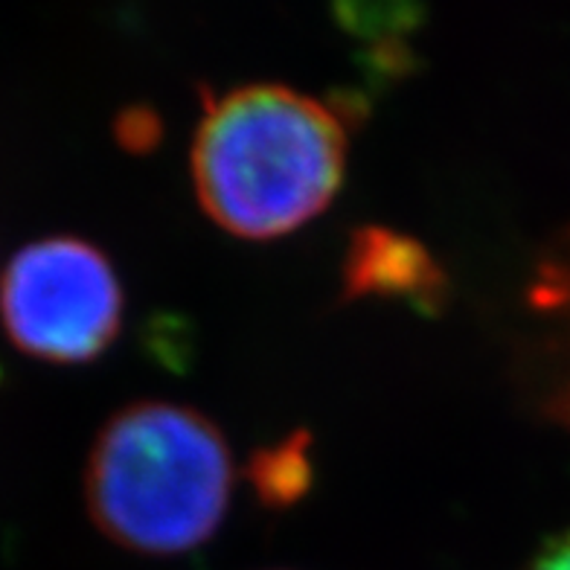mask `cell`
<instances>
[{"mask_svg": "<svg viewBox=\"0 0 570 570\" xmlns=\"http://www.w3.org/2000/svg\"><path fill=\"white\" fill-rule=\"evenodd\" d=\"M346 135L335 111L283 85H250L207 111L193 146L198 202L248 239L301 227L344 178Z\"/></svg>", "mask_w": 570, "mask_h": 570, "instance_id": "1", "label": "cell"}, {"mask_svg": "<svg viewBox=\"0 0 570 570\" xmlns=\"http://www.w3.org/2000/svg\"><path fill=\"white\" fill-rule=\"evenodd\" d=\"M230 483V449L207 416L169 402H135L99 431L85 501L111 541L173 556L216 533Z\"/></svg>", "mask_w": 570, "mask_h": 570, "instance_id": "2", "label": "cell"}, {"mask_svg": "<svg viewBox=\"0 0 570 570\" xmlns=\"http://www.w3.org/2000/svg\"><path fill=\"white\" fill-rule=\"evenodd\" d=\"M0 317L18 350L76 364L111 344L120 330L122 292L102 250L73 236H50L9 263Z\"/></svg>", "mask_w": 570, "mask_h": 570, "instance_id": "3", "label": "cell"}, {"mask_svg": "<svg viewBox=\"0 0 570 570\" xmlns=\"http://www.w3.org/2000/svg\"><path fill=\"white\" fill-rule=\"evenodd\" d=\"M431 263L413 242L391 233H364L350 259L355 292H422L431 288Z\"/></svg>", "mask_w": 570, "mask_h": 570, "instance_id": "4", "label": "cell"}, {"mask_svg": "<svg viewBox=\"0 0 570 570\" xmlns=\"http://www.w3.org/2000/svg\"><path fill=\"white\" fill-rule=\"evenodd\" d=\"M256 487L268 501H292L308 483V465L297 445L263 454V463L254 465Z\"/></svg>", "mask_w": 570, "mask_h": 570, "instance_id": "5", "label": "cell"}, {"mask_svg": "<svg viewBox=\"0 0 570 570\" xmlns=\"http://www.w3.org/2000/svg\"><path fill=\"white\" fill-rule=\"evenodd\" d=\"M524 570H570V530L544 541Z\"/></svg>", "mask_w": 570, "mask_h": 570, "instance_id": "6", "label": "cell"}]
</instances>
